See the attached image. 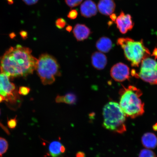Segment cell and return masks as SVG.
<instances>
[{"mask_svg": "<svg viewBox=\"0 0 157 157\" xmlns=\"http://www.w3.org/2000/svg\"><path fill=\"white\" fill-rule=\"evenodd\" d=\"M30 48L17 45L11 47L0 58L1 73L10 78L26 77L36 70L38 59Z\"/></svg>", "mask_w": 157, "mask_h": 157, "instance_id": "1", "label": "cell"}, {"mask_svg": "<svg viewBox=\"0 0 157 157\" xmlns=\"http://www.w3.org/2000/svg\"><path fill=\"white\" fill-rule=\"evenodd\" d=\"M141 90L130 86L120 90L119 105L126 117L134 119L144 113V104L140 99L142 95Z\"/></svg>", "mask_w": 157, "mask_h": 157, "instance_id": "2", "label": "cell"}, {"mask_svg": "<svg viewBox=\"0 0 157 157\" xmlns=\"http://www.w3.org/2000/svg\"><path fill=\"white\" fill-rule=\"evenodd\" d=\"M103 125L106 129L119 133L126 131V115L118 103L113 101L107 103L103 108Z\"/></svg>", "mask_w": 157, "mask_h": 157, "instance_id": "3", "label": "cell"}, {"mask_svg": "<svg viewBox=\"0 0 157 157\" xmlns=\"http://www.w3.org/2000/svg\"><path fill=\"white\" fill-rule=\"evenodd\" d=\"M117 43L123 49L125 58L134 67H138L144 58L150 56V52L145 46L143 40L135 41L130 38H121L117 39Z\"/></svg>", "mask_w": 157, "mask_h": 157, "instance_id": "4", "label": "cell"}, {"mask_svg": "<svg viewBox=\"0 0 157 157\" xmlns=\"http://www.w3.org/2000/svg\"><path fill=\"white\" fill-rule=\"evenodd\" d=\"M37 74L44 85L54 83L56 78L61 75L59 65L54 56L43 54L39 56L36 68Z\"/></svg>", "mask_w": 157, "mask_h": 157, "instance_id": "5", "label": "cell"}, {"mask_svg": "<svg viewBox=\"0 0 157 157\" xmlns=\"http://www.w3.org/2000/svg\"><path fill=\"white\" fill-rule=\"evenodd\" d=\"M149 57L142 61L140 71L135 76L150 84H157V61Z\"/></svg>", "mask_w": 157, "mask_h": 157, "instance_id": "6", "label": "cell"}, {"mask_svg": "<svg viewBox=\"0 0 157 157\" xmlns=\"http://www.w3.org/2000/svg\"><path fill=\"white\" fill-rule=\"evenodd\" d=\"M10 79L5 75L0 74V94L5 98L7 102L15 104L19 100L18 92L15 84L10 82Z\"/></svg>", "mask_w": 157, "mask_h": 157, "instance_id": "7", "label": "cell"}, {"mask_svg": "<svg viewBox=\"0 0 157 157\" xmlns=\"http://www.w3.org/2000/svg\"><path fill=\"white\" fill-rule=\"evenodd\" d=\"M129 68L126 64L119 63L113 65L110 71L111 76L115 81L122 82L129 78Z\"/></svg>", "mask_w": 157, "mask_h": 157, "instance_id": "8", "label": "cell"}, {"mask_svg": "<svg viewBox=\"0 0 157 157\" xmlns=\"http://www.w3.org/2000/svg\"><path fill=\"white\" fill-rule=\"evenodd\" d=\"M116 23L117 28L123 34H126L128 31L132 29L134 26L131 16L125 14L123 11L121 12L117 17Z\"/></svg>", "mask_w": 157, "mask_h": 157, "instance_id": "9", "label": "cell"}, {"mask_svg": "<svg viewBox=\"0 0 157 157\" xmlns=\"http://www.w3.org/2000/svg\"><path fill=\"white\" fill-rule=\"evenodd\" d=\"M80 13L82 16L90 17L97 15L98 9L96 4L92 0H86L80 7Z\"/></svg>", "mask_w": 157, "mask_h": 157, "instance_id": "10", "label": "cell"}, {"mask_svg": "<svg viewBox=\"0 0 157 157\" xmlns=\"http://www.w3.org/2000/svg\"><path fill=\"white\" fill-rule=\"evenodd\" d=\"M73 33L76 40L82 41L87 39L91 32L90 29L85 25L77 24L74 27Z\"/></svg>", "mask_w": 157, "mask_h": 157, "instance_id": "11", "label": "cell"}, {"mask_svg": "<svg viewBox=\"0 0 157 157\" xmlns=\"http://www.w3.org/2000/svg\"><path fill=\"white\" fill-rule=\"evenodd\" d=\"M91 63L94 67L98 70H102L107 64L106 56L101 52H96L92 54Z\"/></svg>", "mask_w": 157, "mask_h": 157, "instance_id": "12", "label": "cell"}, {"mask_svg": "<svg viewBox=\"0 0 157 157\" xmlns=\"http://www.w3.org/2000/svg\"><path fill=\"white\" fill-rule=\"evenodd\" d=\"M116 7L113 0H100L98 7L99 12L102 14L110 15L114 11Z\"/></svg>", "mask_w": 157, "mask_h": 157, "instance_id": "13", "label": "cell"}, {"mask_svg": "<svg viewBox=\"0 0 157 157\" xmlns=\"http://www.w3.org/2000/svg\"><path fill=\"white\" fill-rule=\"evenodd\" d=\"M142 143L146 148H155L157 146V137L154 133H146L142 137Z\"/></svg>", "mask_w": 157, "mask_h": 157, "instance_id": "14", "label": "cell"}, {"mask_svg": "<svg viewBox=\"0 0 157 157\" xmlns=\"http://www.w3.org/2000/svg\"><path fill=\"white\" fill-rule=\"evenodd\" d=\"M96 46L100 52L107 53L112 48L113 44L110 39L107 37L103 36L98 39L96 43Z\"/></svg>", "mask_w": 157, "mask_h": 157, "instance_id": "15", "label": "cell"}, {"mask_svg": "<svg viewBox=\"0 0 157 157\" xmlns=\"http://www.w3.org/2000/svg\"><path fill=\"white\" fill-rule=\"evenodd\" d=\"M48 150L49 154L52 157H58L64 152L65 148L60 142L55 141L50 143Z\"/></svg>", "mask_w": 157, "mask_h": 157, "instance_id": "16", "label": "cell"}, {"mask_svg": "<svg viewBox=\"0 0 157 157\" xmlns=\"http://www.w3.org/2000/svg\"><path fill=\"white\" fill-rule=\"evenodd\" d=\"M76 96L72 93H68L63 96L58 95L56 98V103H64L69 105H72L76 102Z\"/></svg>", "mask_w": 157, "mask_h": 157, "instance_id": "17", "label": "cell"}, {"mask_svg": "<svg viewBox=\"0 0 157 157\" xmlns=\"http://www.w3.org/2000/svg\"><path fill=\"white\" fill-rule=\"evenodd\" d=\"M8 148L9 144L7 140L3 137H0V157H2Z\"/></svg>", "mask_w": 157, "mask_h": 157, "instance_id": "18", "label": "cell"}, {"mask_svg": "<svg viewBox=\"0 0 157 157\" xmlns=\"http://www.w3.org/2000/svg\"><path fill=\"white\" fill-rule=\"evenodd\" d=\"M139 157H157L155 153L149 149H144L141 151Z\"/></svg>", "mask_w": 157, "mask_h": 157, "instance_id": "19", "label": "cell"}, {"mask_svg": "<svg viewBox=\"0 0 157 157\" xmlns=\"http://www.w3.org/2000/svg\"><path fill=\"white\" fill-rule=\"evenodd\" d=\"M83 0H65L66 4L71 8L77 6L79 5Z\"/></svg>", "mask_w": 157, "mask_h": 157, "instance_id": "20", "label": "cell"}, {"mask_svg": "<svg viewBox=\"0 0 157 157\" xmlns=\"http://www.w3.org/2000/svg\"><path fill=\"white\" fill-rule=\"evenodd\" d=\"M17 117L11 119L7 121V126L10 129H14L17 125Z\"/></svg>", "mask_w": 157, "mask_h": 157, "instance_id": "21", "label": "cell"}, {"mask_svg": "<svg viewBox=\"0 0 157 157\" xmlns=\"http://www.w3.org/2000/svg\"><path fill=\"white\" fill-rule=\"evenodd\" d=\"M67 24L65 20L63 18H59L56 20V25L59 29H62L64 28Z\"/></svg>", "mask_w": 157, "mask_h": 157, "instance_id": "22", "label": "cell"}, {"mask_svg": "<svg viewBox=\"0 0 157 157\" xmlns=\"http://www.w3.org/2000/svg\"><path fill=\"white\" fill-rule=\"evenodd\" d=\"M30 91V88L25 86H21L19 87L18 92L20 95L26 96L28 95Z\"/></svg>", "mask_w": 157, "mask_h": 157, "instance_id": "23", "label": "cell"}, {"mask_svg": "<svg viewBox=\"0 0 157 157\" xmlns=\"http://www.w3.org/2000/svg\"><path fill=\"white\" fill-rule=\"evenodd\" d=\"M78 15V12L76 10H72L67 15V17L71 19H74L77 17Z\"/></svg>", "mask_w": 157, "mask_h": 157, "instance_id": "24", "label": "cell"}, {"mask_svg": "<svg viewBox=\"0 0 157 157\" xmlns=\"http://www.w3.org/2000/svg\"><path fill=\"white\" fill-rule=\"evenodd\" d=\"M39 0H23L24 2L28 5H32L38 2Z\"/></svg>", "mask_w": 157, "mask_h": 157, "instance_id": "25", "label": "cell"}, {"mask_svg": "<svg viewBox=\"0 0 157 157\" xmlns=\"http://www.w3.org/2000/svg\"><path fill=\"white\" fill-rule=\"evenodd\" d=\"M21 36L23 39H25L27 38V33L25 31H21L20 33Z\"/></svg>", "mask_w": 157, "mask_h": 157, "instance_id": "26", "label": "cell"}, {"mask_svg": "<svg viewBox=\"0 0 157 157\" xmlns=\"http://www.w3.org/2000/svg\"><path fill=\"white\" fill-rule=\"evenodd\" d=\"M110 17L111 19L112 20V21H116L117 19V16L115 14V13H113L112 14L110 15Z\"/></svg>", "mask_w": 157, "mask_h": 157, "instance_id": "27", "label": "cell"}, {"mask_svg": "<svg viewBox=\"0 0 157 157\" xmlns=\"http://www.w3.org/2000/svg\"><path fill=\"white\" fill-rule=\"evenodd\" d=\"M66 30L68 32H70L72 29V27L71 25H68L66 27Z\"/></svg>", "mask_w": 157, "mask_h": 157, "instance_id": "28", "label": "cell"}, {"mask_svg": "<svg viewBox=\"0 0 157 157\" xmlns=\"http://www.w3.org/2000/svg\"><path fill=\"white\" fill-rule=\"evenodd\" d=\"M5 101H6L5 98L3 96L0 94V103H1L2 102Z\"/></svg>", "mask_w": 157, "mask_h": 157, "instance_id": "29", "label": "cell"}, {"mask_svg": "<svg viewBox=\"0 0 157 157\" xmlns=\"http://www.w3.org/2000/svg\"><path fill=\"white\" fill-rule=\"evenodd\" d=\"M153 129L155 131H157V123L153 125Z\"/></svg>", "mask_w": 157, "mask_h": 157, "instance_id": "30", "label": "cell"}, {"mask_svg": "<svg viewBox=\"0 0 157 157\" xmlns=\"http://www.w3.org/2000/svg\"><path fill=\"white\" fill-rule=\"evenodd\" d=\"M9 5H12L13 3V0H6Z\"/></svg>", "mask_w": 157, "mask_h": 157, "instance_id": "31", "label": "cell"}, {"mask_svg": "<svg viewBox=\"0 0 157 157\" xmlns=\"http://www.w3.org/2000/svg\"><path fill=\"white\" fill-rule=\"evenodd\" d=\"M113 22H112L111 21H109V22L108 23V25H109V26H111V25L113 24Z\"/></svg>", "mask_w": 157, "mask_h": 157, "instance_id": "32", "label": "cell"}, {"mask_svg": "<svg viewBox=\"0 0 157 157\" xmlns=\"http://www.w3.org/2000/svg\"><path fill=\"white\" fill-rule=\"evenodd\" d=\"M0 114H1V109H0Z\"/></svg>", "mask_w": 157, "mask_h": 157, "instance_id": "33", "label": "cell"}]
</instances>
